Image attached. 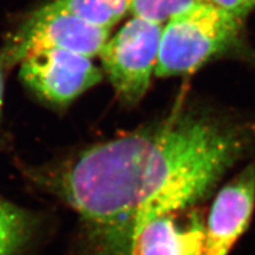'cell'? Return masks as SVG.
<instances>
[{"mask_svg": "<svg viewBox=\"0 0 255 255\" xmlns=\"http://www.w3.org/2000/svg\"><path fill=\"white\" fill-rule=\"evenodd\" d=\"M254 145L250 124L178 109L32 178L78 215L96 255H131L143 226L199 205Z\"/></svg>", "mask_w": 255, "mask_h": 255, "instance_id": "6da1fadb", "label": "cell"}, {"mask_svg": "<svg viewBox=\"0 0 255 255\" xmlns=\"http://www.w3.org/2000/svg\"><path fill=\"white\" fill-rule=\"evenodd\" d=\"M241 24V18L203 0L183 9L164 24L155 75L196 71L237 43Z\"/></svg>", "mask_w": 255, "mask_h": 255, "instance_id": "7a4b0ae2", "label": "cell"}, {"mask_svg": "<svg viewBox=\"0 0 255 255\" xmlns=\"http://www.w3.org/2000/svg\"><path fill=\"white\" fill-rule=\"evenodd\" d=\"M163 26L132 17L107 40L101 51L105 73L120 97L128 103L141 101L150 87Z\"/></svg>", "mask_w": 255, "mask_h": 255, "instance_id": "3957f363", "label": "cell"}, {"mask_svg": "<svg viewBox=\"0 0 255 255\" xmlns=\"http://www.w3.org/2000/svg\"><path fill=\"white\" fill-rule=\"evenodd\" d=\"M109 30L92 26L51 1L37 9L11 38L2 59L21 62L31 53L44 50H65L83 56H100Z\"/></svg>", "mask_w": 255, "mask_h": 255, "instance_id": "277c9868", "label": "cell"}, {"mask_svg": "<svg viewBox=\"0 0 255 255\" xmlns=\"http://www.w3.org/2000/svg\"><path fill=\"white\" fill-rule=\"evenodd\" d=\"M20 77L39 97L63 104L100 83L103 73L90 57L65 50H44L21 60Z\"/></svg>", "mask_w": 255, "mask_h": 255, "instance_id": "5b68a950", "label": "cell"}, {"mask_svg": "<svg viewBox=\"0 0 255 255\" xmlns=\"http://www.w3.org/2000/svg\"><path fill=\"white\" fill-rule=\"evenodd\" d=\"M255 207V164L242 169L213 201L202 255H228L250 225Z\"/></svg>", "mask_w": 255, "mask_h": 255, "instance_id": "8992f818", "label": "cell"}, {"mask_svg": "<svg viewBox=\"0 0 255 255\" xmlns=\"http://www.w3.org/2000/svg\"><path fill=\"white\" fill-rule=\"evenodd\" d=\"M206 221L197 206L157 216L137 233L131 255H202Z\"/></svg>", "mask_w": 255, "mask_h": 255, "instance_id": "52a82bcc", "label": "cell"}, {"mask_svg": "<svg viewBox=\"0 0 255 255\" xmlns=\"http://www.w3.org/2000/svg\"><path fill=\"white\" fill-rule=\"evenodd\" d=\"M60 8L92 26L109 30L130 12V0H53Z\"/></svg>", "mask_w": 255, "mask_h": 255, "instance_id": "ba28073f", "label": "cell"}, {"mask_svg": "<svg viewBox=\"0 0 255 255\" xmlns=\"http://www.w3.org/2000/svg\"><path fill=\"white\" fill-rule=\"evenodd\" d=\"M30 231V216L23 209L0 199V255L17 254Z\"/></svg>", "mask_w": 255, "mask_h": 255, "instance_id": "9c48e42d", "label": "cell"}, {"mask_svg": "<svg viewBox=\"0 0 255 255\" xmlns=\"http://www.w3.org/2000/svg\"><path fill=\"white\" fill-rule=\"evenodd\" d=\"M200 0H130V13L164 25L174 15Z\"/></svg>", "mask_w": 255, "mask_h": 255, "instance_id": "30bf717a", "label": "cell"}, {"mask_svg": "<svg viewBox=\"0 0 255 255\" xmlns=\"http://www.w3.org/2000/svg\"><path fill=\"white\" fill-rule=\"evenodd\" d=\"M244 19L255 8V0H203Z\"/></svg>", "mask_w": 255, "mask_h": 255, "instance_id": "8fae6325", "label": "cell"}, {"mask_svg": "<svg viewBox=\"0 0 255 255\" xmlns=\"http://www.w3.org/2000/svg\"><path fill=\"white\" fill-rule=\"evenodd\" d=\"M2 98H4V77H2L1 65H0V116L2 109Z\"/></svg>", "mask_w": 255, "mask_h": 255, "instance_id": "7c38bea8", "label": "cell"}]
</instances>
